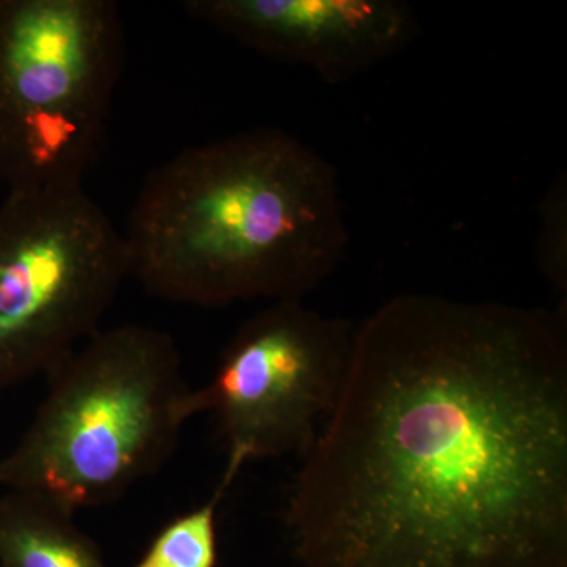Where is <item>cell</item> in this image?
I'll return each mask as SVG.
<instances>
[{
	"instance_id": "obj_2",
	"label": "cell",
	"mask_w": 567,
	"mask_h": 567,
	"mask_svg": "<svg viewBox=\"0 0 567 567\" xmlns=\"http://www.w3.org/2000/svg\"><path fill=\"white\" fill-rule=\"evenodd\" d=\"M122 235L130 278L192 306L303 300L349 245L334 167L279 130L178 153L148 175Z\"/></svg>"
},
{
	"instance_id": "obj_9",
	"label": "cell",
	"mask_w": 567,
	"mask_h": 567,
	"mask_svg": "<svg viewBox=\"0 0 567 567\" xmlns=\"http://www.w3.org/2000/svg\"><path fill=\"white\" fill-rule=\"evenodd\" d=\"M229 488L230 484L219 481L207 503L164 525L133 567H216L218 507Z\"/></svg>"
},
{
	"instance_id": "obj_1",
	"label": "cell",
	"mask_w": 567,
	"mask_h": 567,
	"mask_svg": "<svg viewBox=\"0 0 567 567\" xmlns=\"http://www.w3.org/2000/svg\"><path fill=\"white\" fill-rule=\"evenodd\" d=\"M301 458L300 567H567L566 317L391 298Z\"/></svg>"
},
{
	"instance_id": "obj_6",
	"label": "cell",
	"mask_w": 567,
	"mask_h": 567,
	"mask_svg": "<svg viewBox=\"0 0 567 567\" xmlns=\"http://www.w3.org/2000/svg\"><path fill=\"white\" fill-rule=\"evenodd\" d=\"M354 328L303 300L274 301L246 320L207 385L189 391V416L212 413L233 486L248 462L303 457L344 385Z\"/></svg>"
},
{
	"instance_id": "obj_10",
	"label": "cell",
	"mask_w": 567,
	"mask_h": 567,
	"mask_svg": "<svg viewBox=\"0 0 567 567\" xmlns=\"http://www.w3.org/2000/svg\"><path fill=\"white\" fill-rule=\"evenodd\" d=\"M537 264L558 293L567 289V185L565 178L550 186L540 204Z\"/></svg>"
},
{
	"instance_id": "obj_7",
	"label": "cell",
	"mask_w": 567,
	"mask_h": 567,
	"mask_svg": "<svg viewBox=\"0 0 567 567\" xmlns=\"http://www.w3.org/2000/svg\"><path fill=\"white\" fill-rule=\"evenodd\" d=\"M194 20L241 47L346 82L404 50L415 11L401 0H188Z\"/></svg>"
},
{
	"instance_id": "obj_4",
	"label": "cell",
	"mask_w": 567,
	"mask_h": 567,
	"mask_svg": "<svg viewBox=\"0 0 567 567\" xmlns=\"http://www.w3.org/2000/svg\"><path fill=\"white\" fill-rule=\"evenodd\" d=\"M123 58L111 0H0V178L9 192L82 186Z\"/></svg>"
},
{
	"instance_id": "obj_5",
	"label": "cell",
	"mask_w": 567,
	"mask_h": 567,
	"mask_svg": "<svg viewBox=\"0 0 567 567\" xmlns=\"http://www.w3.org/2000/svg\"><path fill=\"white\" fill-rule=\"evenodd\" d=\"M130 278L122 233L82 186L0 205V390L48 377L99 333Z\"/></svg>"
},
{
	"instance_id": "obj_3",
	"label": "cell",
	"mask_w": 567,
	"mask_h": 567,
	"mask_svg": "<svg viewBox=\"0 0 567 567\" xmlns=\"http://www.w3.org/2000/svg\"><path fill=\"white\" fill-rule=\"evenodd\" d=\"M47 379L31 425L0 458V486L74 514L155 475L192 420L181 352L155 328L100 330Z\"/></svg>"
},
{
	"instance_id": "obj_8",
	"label": "cell",
	"mask_w": 567,
	"mask_h": 567,
	"mask_svg": "<svg viewBox=\"0 0 567 567\" xmlns=\"http://www.w3.org/2000/svg\"><path fill=\"white\" fill-rule=\"evenodd\" d=\"M0 567H106L73 511L43 496H0Z\"/></svg>"
}]
</instances>
